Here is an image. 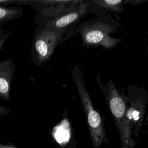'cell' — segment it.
I'll return each mask as SVG.
<instances>
[{"mask_svg": "<svg viewBox=\"0 0 148 148\" xmlns=\"http://www.w3.org/2000/svg\"><path fill=\"white\" fill-rule=\"evenodd\" d=\"M65 29L38 24L31 44V59L34 65L42 66L49 60L57 46L62 42Z\"/></svg>", "mask_w": 148, "mask_h": 148, "instance_id": "3957f363", "label": "cell"}, {"mask_svg": "<svg viewBox=\"0 0 148 148\" xmlns=\"http://www.w3.org/2000/svg\"><path fill=\"white\" fill-rule=\"evenodd\" d=\"M88 2L83 1L77 6L73 8L67 12L58 16L47 23L46 26L53 27L58 29H67L72 24L79 21L82 17L88 12Z\"/></svg>", "mask_w": 148, "mask_h": 148, "instance_id": "52a82bcc", "label": "cell"}, {"mask_svg": "<svg viewBox=\"0 0 148 148\" xmlns=\"http://www.w3.org/2000/svg\"><path fill=\"white\" fill-rule=\"evenodd\" d=\"M77 32L80 34L83 45L86 47L101 46L110 50L121 40V38L111 36L110 34L113 33L114 27L99 18L84 22L77 27Z\"/></svg>", "mask_w": 148, "mask_h": 148, "instance_id": "277c9868", "label": "cell"}, {"mask_svg": "<svg viewBox=\"0 0 148 148\" xmlns=\"http://www.w3.org/2000/svg\"><path fill=\"white\" fill-rule=\"evenodd\" d=\"M95 5L102 9L108 10L114 13H120L123 12V6L130 1L127 0H95L92 1Z\"/></svg>", "mask_w": 148, "mask_h": 148, "instance_id": "30bf717a", "label": "cell"}, {"mask_svg": "<svg viewBox=\"0 0 148 148\" xmlns=\"http://www.w3.org/2000/svg\"><path fill=\"white\" fill-rule=\"evenodd\" d=\"M147 51L148 52V48H147Z\"/></svg>", "mask_w": 148, "mask_h": 148, "instance_id": "9a60e30c", "label": "cell"}, {"mask_svg": "<svg viewBox=\"0 0 148 148\" xmlns=\"http://www.w3.org/2000/svg\"><path fill=\"white\" fill-rule=\"evenodd\" d=\"M147 35H148V32H147ZM147 48H148V46H147Z\"/></svg>", "mask_w": 148, "mask_h": 148, "instance_id": "5bb4252c", "label": "cell"}, {"mask_svg": "<svg viewBox=\"0 0 148 148\" xmlns=\"http://www.w3.org/2000/svg\"><path fill=\"white\" fill-rule=\"evenodd\" d=\"M0 148H17L15 146H7V145H3L0 143Z\"/></svg>", "mask_w": 148, "mask_h": 148, "instance_id": "4fadbf2b", "label": "cell"}, {"mask_svg": "<svg viewBox=\"0 0 148 148\" xmlns=\"http://www.w3.org/2000/svg\"><path fill=\"white\" fill-rule=\"evenodd\" d=\"M10 113V110L6 107L0 105V116H6Z\"/></svg>", "mask_w": 148, "mask_h": 148, "instance_id": "7c38bea8", "label": "cell"}, {"mask_svg": "<svg viewBox=\"0 0 148 148\" xmlns=\"http://www.w3.org/2000/svg\"><path fill=\"white\" fill-rule=\"evenodd\" d=\"M16 71L15 64L12 58L0 61V99L9 102L10 90Z\"/></svg>", "mask_w": 148, "mask_h": 148, "instance_id": "ba28073f", "label": "cell"}, {"mask_svg": "<svg viewBox=\"0 0 148 148\" xmlns=\"http://www.w3.org/2000/svg\"><path fill=\"white\" fill-rule=\"evenodd\" d=\"M83 1H28L36 10L34 21L37 24L47 21L67 12L79 5Z\"/></svg>", "mask_w": 148, "mask_h": 148, "instance_id": "8992f818", "label": "cell"}, {"mask_svg": "<svg viewBox=\"0 0 148 148\" xmlns=\"http://www.w3.org/2000/svg\"><path fill=\"white\" fill-rule=\"evenodd\" d=\"M127 109L126 117L130 127L138 137L146 116L148 99L147 92L136 85L129 84L127 88Z\"/></svg>", "mask_w": 148, "mask_h": 148, "instance_id": "5b68a950", "label": "cell"}, {"mask_svg": "<svg viewBox=\"0 0 148 148\" xmlns=\"http://www.w3.org/2000/svg\"><path fill=\"white\" fill-rule=\"evenodd\" d=\"M71 74L83 105L94 148H101L103 143L108 146L109 140L106 136L103 119L94 106L87 91L83 79V72L77 65H75L72 68Z\"/></svg>", "mask_w": 148, "mask_h": 148, "instance_id": "7a4b0ae2", "label": "cell"}, {"mask_svg": "<svg viewBox=\"0 0 148 148\" xmlns=\"http://www.w3.org/2000/svg\"><path fill=\"white\" fill-rule=\"evenodd\" d=\"M96 79L105 95L108 109L117 129L121 140V148H134L136 143L132 139V130L126 117L127 96L123 91L119 90L112 79H110L104 84L98 74L96 75Z\"/></svg>", "mask_w": 148, "mask_h": 148, "instance_id": "6da1fadb", "label": "cell"}, {"mask_svg": "<svg viewBox=\"0 0 148 148\" xmlns=\"http://www.w3.org/2000/svg\"><path fill=\"white\" fill-rule=\"evenodd\" d=\"M13 34V31H5L3 28H0V51L2 50L6 41Z\"/></svg>", "mask_w": 148, "mask_h": 148, "instance_id": "8fae6325", "label": "cell"}, {"mask_svg": "<svg viewBox=\"0 0 148 148\" xmlns=\"http://www.w3.org/2000/svg\"><path fill=\"white\" fill-rule=\"evenodd\" d=\"M23 14V9L20 6H8L0 5V28L3 24L12 20L17 18Z\"/></svg>", "mask_w": 148, "mask_h": 148, "instance_id": "9c48e42d", "label": "cell"}]
</instances>
